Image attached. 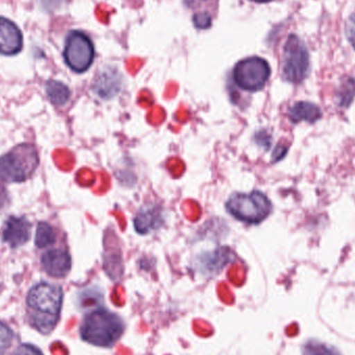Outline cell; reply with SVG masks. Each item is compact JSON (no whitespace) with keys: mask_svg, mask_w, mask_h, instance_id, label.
Here are the masks:
<instances>
[{"mask_svg":"<svg viewBox=\"0 0 355 355\" xmlns=\"http://www.w3.org/2000/svg\"><path fill=\"white\" fill-rule=\"evenodd\" d=\"M227 260H229V256L227 252H223V250H216V252H211L206 258L202 259V262H206V261H212V262L206 264L204 266V269H206L208 272H217L220 270L225 264H227Z\"/></svg>","mask_w":355,"mask_h":355,"instance_id":"cell-16","label":"cell"},{"mask_svg":"<svg viewBox=\"0 0 355 355\" xmlns=\"http://www.w3.org/2000/svg\"><path fill=\"white\" fill-rule=\"evenodd\" d=\"M46 93L51 103L56 106L66 105L71 97L70 89L60 81H48L46 83Z\"/></svg>","mask_w":355,"mask_h":355,"instance_id":"cell-14","label":"cell"},{"mask_svg":"<svg viewBox=\"0 0 355 355\" xmlns=\"http://www.w3.org/2000/svg\"><path fill=\"white\" fill-rule=\"evenodd\" d=\"M121 78L116 71L108 70L98 76L94 85V91L103 99H110L120 92Z\"/></svg>","mask_w":355,"mask_h":355,"instance_id":"cell-12","label":"cell"},{"mask_svg":"<svg viewBox=\"0 0 355 355\" xmlns=\"http://www.w3.org/2000/svg\"><path fill=\"white\" fill-rule=\"evenodd\" d=\"M42 267L50 277L55 279L66 277L72 267L70 254L64 250H50L42 256Z\"/></svg>","mask_w":355,"mask_h":355,"instance_id":"cell-9","label":"cell"},{"mask_svg":"<svg viewBox=\"0 0 355 355\" xmlns=\"http://www.w3.org/2000/svg\"><path fill=\"white\" fill-rule=\"evenodd\" d=\"M193 22L198 28L206 29L211 26L212 19H211V16L208 12H196L193 17Z\"/></svg>","mask_w":355,"mask_h":355,"instance_id":"cell-20","label":"cell"},{"mask_svg":"<svg viewBox=\"0 0 355 355\" xmlns=\"http://www.w3.org/2000/svg\"><path fill=\"white\" fill-rule=\"evenodd\" d=\"M15 355H43L35 346L31 344H23L17 349Z\"/></svg>","mask_w":355,"mask_h":355,"instance_id":"cell-21","label":"cell"},{"mask_svg":"<svg viewBox=\"0 0 355 355\" xmlns=\"http://www.w3.org/2000/svg\"><path fill=\"white\" fill-rule=\"evenodd\" d=\"M56 241V234L53 227L47 223H40L35 233V243L37 248H45L53 245Z\"/></svg>","mask_w":355,"mask_h":355,"instance_id":"cell-15","label":"cell"},{"mask_svg":"<svg viewBox=\"0 0 355 355\" xmlns=\"http://www.w3.org/2000/svg\"><path fill=\"white\" fill-rule=\"evenodd\" d=\"M310 72V55L304 42L295 35H291L284 48L283 78L288 83H300Z\"/></svg>","mask_w":355,"mask_h":355,"instance_id":"cell-5","label":"cell"},{"mask_svg":"<svg viewBox=\"0 0 355 355\" xmlns=\"http://www.w3.org/2000/svg\"><path fill=\"white\" fill-rule=\"evenodd\" d=\"M322 116L320 108L311 102H297L289 110V119L291 122L315 123Z\"/></svg>","mask_w":355,"mask_h":355,"instance_id":"cell-13","label":"cell"},{"mask_svg":"<svg viewBox=\"0 0 355 355\" xmlns=\"http://www.w3.org/2000/svg\"><path fill=\"white\" fill-rule=\"evenodd\" d=\"M288 149L284 146H279L277 149L275 150V153H273V160L275 162H279V159L284 158V156L287 154Z\"/></svg>","mask_w":355,"mask_h":355,"instance_id":"cell-23","label":"cell"},{"mask_svg":"<svg viewBox=\"0 0 355 355\" xmlns=\"http://www.w3.org/2000/svg\"><path fill=\"white\" fill-rule=\"evenodd\" d=\"M40 158L35 146L21 144L0 157V180L6 183H21L33 176Z\"/></svg>","mask_w":355,"mask_h":355,"instance_id":"cell-3","label":"cell"},{"mask_svg":"<svg viewBox=\"0 0 355 355\" xmlns=\"http://www.w3.org/2000/svg\"><path fill=\"white\" fill-rule=\"evenodd\" d=\"M346 31H347L348 40H349L350 43H352L355 49V10L352 17H350L349 20H348Z\"/></svg>","mask_w":355,"mask_h":355,"instance_id":"cell-22","label":"cell"},{"mask_svg":"<svg viewBox=\"0 0 355 355\" xmlns=\"http://www.w3.org/2000/svg\"><path fill=\"white\" fill-rule=\"evenodd\" d=\"M355 96V83L354 79H347L340 87L337 94V103L342 107H348Z\"/></svg>","mask_w":355,"mask_h":355,"instance_id":"cell-17","label":"cell"},{"mask_svg":"<svg viewBox=\"0 0 355 355\" xmlns=\"http://www.w3.org/2000/svg\"><path fill=\"white\" fill-rule=\"evenodd\" d=\"M31 235V225L24 217L12 216L6 220L2 232V239L10 248L24 245Z\"/></svg>","mask_w":355,"mask_h":355,"instance_id":"cell-10","label":"cell"},{"mask_svg":"<svg viewBox=\"0 0 355 355\" xmlns=\"http://www.w3.org/2000/svg\"><path fill=\"white\" fill-rule=\"evenodd\" d=\"M62 300L60 286L49 283L33 286L26 297V316L31 327L43 335L53 331L60 321Z\"/></svg>","mask_w":355,"mask_h":355,"instance_id":"cell-1","label":"cell"},{"mask_svg":"<svg viewBox=\"0 0 355 355\" xmlns=\"http://www.w3.org/2000/svg\"><path fill=\"white\" fill-rule=\"evenodd\" d=\"M270 76V67L261 58H248L236 64L234 80L240 89L248 92L260 91Z\"/></svg>","mask_w":355,"mask_h":355,"instance_id":"cell-6","label":"cell"},{"mask_svg":"<svg viewBox=\"0 0 355 355\" xmlns=\"http://www.w3.org/2000/svg\"><path fill=\"white\" fill-rule=\"evenodd\" d=\"M23 48V35L12 21L0 17V54L16 55Z\"/></svg>","mask_w":355,"mask_h":355,"instance_id":"cell-8","label":"cell"},{"mask_svg":"<svg viewBox=\"0 0 355 355\" xmlns=\"http://www.w3.org/2000/svg\"><path fill=\"white\" fill-rule=\"evenodd\" d=\"M14 333L12 329L0 321V355H4L10 349L14 342Z\"/></svg>","mask_w":355,"mask_h":355,"instance_id":"cell-19","label":"cell"},{"mask_svg":"<svg viewBox=\"0 0 355 355\" xmlns=\"http://www.w3.org/2000/svg\"><path fill=\"white\" fill-rule=\"evenodd\" d=\"M124 331V321L120 316L100 308L85 315L80 325V337L91 345L108 348L118 342Z\"/></svg>","mask_w":355,"mask_h":355,"instance_id":"cell-2","label":"cell"},{"mask_svg":"<svg viewBox=\"0 0 355 355\" xmlns=\"http://www.w3.org/2000/svg\"><path fill=\"white\" fill-rule=\"evenodd\" d=\"M95 49L89 37L80 31H72L67 37L64 58L71 70L83 73L93 64Z\"/></svg>","mask_w":355,"mask_h":355,"instance_id":"cell-7","label":"cell"},{"mask_svg":"<svg viewBox=\"0 0 355 355\" xmlns=\"http://www.w3.org/2000/svg\"><path fill=\"white\" fill-rule=\"evenodd\" d=\"M254 1L266 2V1H269V0H254Z\"/></svg>","mask_w":355,"mask_h":355,"instance_id":"cell-24","label":"cell"},{"mask_svg":"<svg viewBox=\"0 0 355 355\" xmlns=\"http://www.w3.org/2000/svg\"><path fill=\"white\" fill-rule=\"evenodd\" d=\"M162 214L157 207H146L137 213L135 219V227L137 233L147 235L162 227Z\"/></svg>","mask_w":355,"mask_h":355,"instance_id":"cell-11","label":"cell"},{"mask_svg":"<svg viewBox=\"0 0 355 355\" xmlns=\"http://www.w3.org/2000/svg\"><path fill=\"white\" fill-rule=\"evenodd\" d=\"M227 209L230 214L238 220L246 223H262L270 214V200L260 191L250 193H236L227 200Z\"/></svg>","mask_w":355,"mask_h":355,"instance_id":"cell-4","label":"cell"},{"mask_svg":"<svg viewBox=\"0 0 355 355\" xmlns=\"http://www.w3.org/2000/svg\"><path fill=\"white\" fill-rule=\"evenodd\" d=\"M302 355H341L336 348L318 341H309L302 347Z\"/></svg>","mask_w":355,"mask_h":355,"instance_id":"cell-18","label":"cell"}]
</instances>
